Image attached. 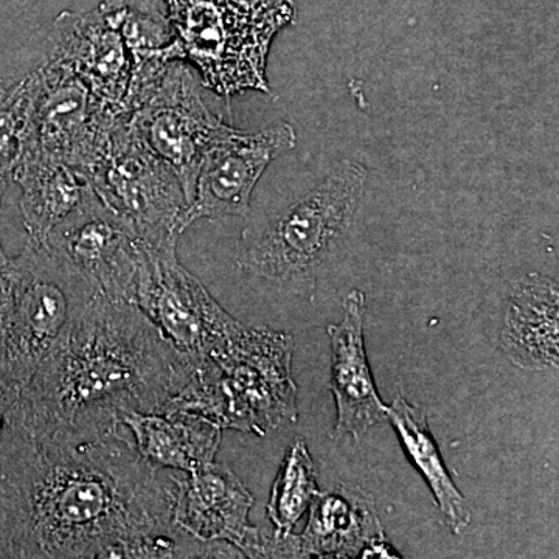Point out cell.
<instances>
[{
	"instance_id": "1",
	"label": "cell",
	"mask_w": 559,
	"mask_h": 559,
	"mask_svg": "<svg viewBox=\"0 0 559 559\" xmlns=\"http://www.w3.org/2000/svg\"><path fill=\"white\" fill-rule=\"evenodd\" d=\"M5 430L0 558L215 557V544L175 525V473L146 462L127 428L87 439Z\"/></svg>"
},
{
	"instance_id": "2",
	"label": "cell",
	"mask_w": 559,
	"mask_h": 559,
	"mask_svg": "<svg viewBox=\"0 0 559 559\" xmlns=\"http://www.w3.org/2000/svg\"><path fill=\"white\" fill-rule=\"evenodd\" d=\"M191 370L135 305L98 293L2 417L31 439L108 436L124 428L128 412L167 409Z\"/></svg>"
},
{
	"instance_id": "3",
	"label": "cell",
	"mask_w": 559,
	"mask_h": 559,
	"mask_svg": "<svg viewBox=\"0 0 559 559\" xmlns=\"http://www.w3.org/2000/svg\"><path fill=\"white\" fill-rule=\"evenodd\" d=\"M293 352L289 334L245 326L221 352L193 364L186 388L164 412H194L223 430L259 437L296 423Z\"/></svg>"
},
{
	"instance_id": "4",
	"label": "cell",
	"mask_w": 559,
	"mask_h": 559,
	"mask_svg": "<svg viewBox=\"0 0 559 559\" xmlns=\"http://www.w3.org/2000/svg\"><path fill=\"white\" fill-rule=\"evenodd\" d=\"M171 61H186L219 97L271 94L267 57L275 36L294 24L293 0H162Z\"/></svg>"
},
{
	"instance_id": "5",
	"label": "cell",
	"mask_w": 559,
	"mask_h": 559,
	"mask_svg": "<svg viewBox=\"0 0 559 559\" xmlns=\"http://www.w3.org/2000/svg\"><path fill=\"white\" fill-rule=\"evenodd\" d=\"M98 293L47 246L28 241L9 261V286L0 301V415L64 344Z\"/></svg>"
},
{
	"instance_id": "6",
	"label": "cell",
	"mask_w": 559,
	"mask_h": 559,
	"mask_svg": "<svg viewBox=\"0 0 559 559\" xmlns=\"http://www.w3.org/2000/svg\"><path fill=\"white\" fill-rule=\"evenodd\" d=\"M367 168L345 160L314 189L241 238V271L280 288L307 294L340 250L364 200Z\"/></svg>"
},
{
	"instance_id": "7",
	"label": "cell",
	"mask_w": 559,
	"mask_h": 559,
	"mask_svg": "<svg viewBox=\"0 0 559 559\" xmlns=\"http://www.w3.org/2000/svg\"><path fill=\"white\" fill-rule=\"evenodd\" d=\"M92 190L127 221L146 248L178 246L187 209L182 183L119 114L100 157L87 175Z\"/></svg>"
},
{
	"instance_id": "8",
	"label": "cell",
	"mask_w": 559,
	"mask_h": 559,
	"mask_svg": "<svg viewBox=\"0 0 559 559\" xmlns=\"http://www.w3.org/2000/svg\"><path fill=\"white\" fill-rule=\"evenodd\" d=\"M201 87L190 64L170 61L124 108L143 142L178 175L187 204L193 200L205 154L230 128L205 106Z\"/></svg>"
},
{
	"instance_id": "9",
	"label": "cell",
	"mask_w": 559,
	"mask_h": 559,
	"mask_svg": "<svg viewBox=\"0 0 559 559\" xmlns=\"http://www.w3.org/2000/svg\"><path fill=\"white\" fill-rule=\"evenodd\" d=\"M145 249L135 307L191 364L229 345L245 325L224 311L200 280L179 263L176 246Z\"/></svg>"
},
{
	"instance_id": "10",
	"label": "cell",
	"mask_w": 559,
	"mask_h": 559,
	"mask_svg": "<svg viewBox=\"0 0 559 559\" xmlns=\"http://www.w3.org/2000/svg\"><path fill=\"white\" fill-rule=\"evenodd\" d=\"M35 72L38 91L22 154H40L90 175L121 112L110 109L79 76L53 62H44Z\"/></svg>"
},
{
	"instance_id": "11",
	"label": "cell",
	"mask_w": 559,
	"mask_h": 559,
	"mask_svg": "<svg viewBox=\"0 0 559 559\" xmlns=\"http://www.w3.org/2000/svg\"><path fill=\"white\" fill-rule=\"evenodd\" d=\"M47 248L72 264L110 299L134 305L146 250L130 224L103 204L95 191L51 230Z\"/></svg>"
},
{
	"instance_id": "12",
	"label": "cell",
	"mask_w": 559,
	"mask_h": 559,
	"mask_svg": "<svg viewBox=\"0 0 559 559\" xmlns=\"http://www.w3.org/2000/svg\"><path fill=\"white\" fill-rule=\"evenodd\" d=\"M297 146L293 124L278 121L257 132L230 127L205 154L180 234L200 219L248 216L250 197L267 167Z\"/></svg>"
},
{
	"instance_id": "13",
	"label": "cell",
	"mask_w": 559,
	"mask_h": 559,
	"mask_svg": "<svg viewBox=\"0 0 559 559\" xmlns=\"http://www.w3.org/2000/svg\"><path fill=\"white\" fill-rule=\"evenodd\" d=\"M127 0H103L97 9L62 11L51 25L46 61L79 76L95 97L124 112L132 60L123 35Z\"/></svg>"
},
{
	"instance_id": "14",
	"label": "cell",
	"mask_w": 559,
	"mask_h": 559,
	"mask_svg": "<svg viewBox=\"0 0 559 559\" xmlns=\"http://www.w3.org/2000/svg\"><path fill=\"white\" fill-rule=\"evenodd\" d=\"M173 522L191 538L226 544L246 558H264L266 535L249 522L253 496L240 477L212 462L194 473L175 474Z\"/></svg>"
},
{
	"instance_id": "15",
	"label": "cell",
	"mask_w": 559,
	"mask_h": 559,
	"mask_svg": "<svg viewBox=\"0 0 559 559\" xmlns=\"http://www.w3.org/2000/svg\"><path fill=\"white\" fill-rule=\"evenodd\" d=\"M301 535L266 536L264 558H355L364 547L384 539L377 506L369 492L337 485L319 492Z\"/></svg>"
},
{
	"instance_id": "16",
	"label": "cell",
	"mask_w": 559,
	"mask_h": 559,
	"mask_svg": "<svg viewBox=\"0 0 559 559\" xmlns=\"http://www.w3.org/2000/svg\"><path fill=\"white\" fill-rule=\"evenodd\" d=\"M366 297L349 290L340 323L329 326L330 389L336 401L334 437L359 440L373 426L388 421V406L378 395L364 341Z\"/></svg>"
},
{
	"instance_id": "17",
	"label": "cell",
	"mask_w": 559,
	"mask_h": 559,
	"mask_svg": "<svg viewBox=\"0 0 559 559\" xmlns=\"http://www.w3.org/2000/svg\"><path fill=\"white\" fill-rule=\"evenodd\" d=\"M559 290L557 280L530 274L514 286L502 329L507 358L527 371L557 369Z\"/></svg>"
},
{
	"instance_id": "18",
	"label": "cell",
	"mask_w": 559,
	"mask_h": 559,
	"mask_svg": "<svg viewBox=\"0 0 559 559\" xmlns=\"http://www.w3.org/2000/svg\"><path fill=\"white\" fill-rule=\"evenodd\" d=\"M121 425L130 430L146 462L186 474L215 462L223 439V429L215 421L189 411L128 412L121 415Z\"/></svg>"
},
{
	"instance_id": "19",
	"label": "cell",
	"mask_w": 559,
	"mask_h": 559,
	"mask_svg": "<svg viewBox=\"0 0 559 559\" xmlns=\"http://www.w3.org/2000/svg\"><path fill=\"white\" fill-rule=\"evenodd\" d=\"M11 179L20 183L22 221L28 241L36 245H46L51 230L79 207L91 189L84 173L35 153L22 154Z\"/></svg>"
},
{
	"instance_id": "20",
	"label": "cell",
	"mask_w": 559,
	"mask_h": 559,
	"mask_svg": "<svg viewBox=\"0 0 559 559\" xmlns=\"http://www.w3.org/2000/svg\"><path fill=\"white\" fill-rule=\"evenodd\" d=\"M388 419L395 428L407 457L432 491L444 525L454 535H460L469 525L471 511L466 499L448 473L436 439L430 432L426 411L409 403L399 393L388 406Z\"/></svg>"
},
{
	"instance_id": "21",
	"label": "cell",
	"mask_w": 559,
	"mask_h": 559,
	"mask_svg": "<svg viewBox=\"0 0 559 559\" xmlns=\"http://www.w3.org/2000/svg\"><path fill=\"white\" fill-rule=\"evenodd\" d=\"M319 492L318 471L307 441L296 437L282 460L266 507L267 520L274 527L272 536L290 535Z\"/></svg>"
},
{
	"instance_id": "22",
	"label": "cell",
	"mask_w": 559,
	"mask_h": 559,
	"mask_svg": "<svg viewBox=\"0 0 559 559\" xmlns=\"http://www.w3.org/2000/svg\"><path fill=\"white\" fill-rule=\"evenodd\" d=\"M38 75L0 79V183L13 178L24 151Z\"/></svg>"
},
{
	"instance_id": "23",
	"label": "cell",
	"mask_w": 559,
	"mask_h": 559,
	"mask_svg": "<svg viewBox=\"0 0 559 559\" xmlns=\"http://www.w3.org/2000/svg\"><path fill=\"white\" fill-rule=\"evenodd\" d=\"M359 558H400L399 551L384 539H377L364 547L358 555Z\"/></svg>"
}]
</instances>
